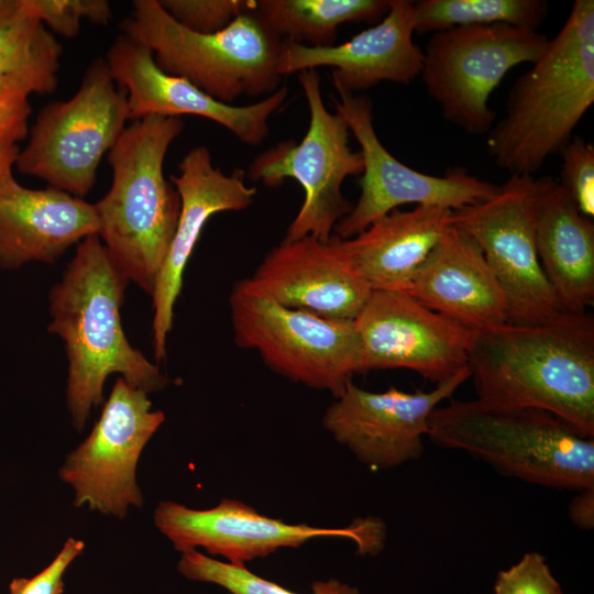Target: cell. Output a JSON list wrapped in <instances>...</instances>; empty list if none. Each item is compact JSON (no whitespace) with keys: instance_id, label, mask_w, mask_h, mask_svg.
<instances>
[{"instance_id":"obj_1","label":"cell","mask_w":594,"mask_h":594,"mask_svg":"<svg viewBox=\"0 0 594 594\" xmlns=\"http://www.w3.org/2000/svg\"><path fill=\"white\" fill-rule=\"evenodd\" d=\"M477 398L551 413L594 437V316L558 311L476 331L469 350Z\"/></svg>"},{"instance_id":"obj_2","label":"cell","mask_w":594,"mask_h":594,"mask_svg":"<svg viewBox=\"0 0 594 594\" xmlns=\"http://www.w3.org/2000/svg\"><path fill=\"white\" fill-rule=\"evenodd\" d=\"M129 279L98 234L77 244L75 255L48 296L50 333L58 336L68 366L66 402L77 431L94 407L103 403L109 375L118 373L147 394L164 389L169 378L128 341L121 322Z\"/></svg>"},{"instance_id":"obj_3","label":"cell","mask_w":594,"mask_h":594,"mask_svg":"<svg viewBox=\"0 0 594 594\" xmlns=\"http://www.w3.org/2000/svg\"><path fill=\"white\" fill-rule=\"evenodd\" d=\"M509 90L487 152L510 174L534 175L572 139L594 103V1L575 0L558 34Z\"/></svg>"},{"instance_id":"obj_4","label":"cell","mask_w":594,"mask_h":594,"mask_svg":"<svg viewBox=\"0 0 594 594\" xmlns=\"http://www.w3.org/2000/svg\"><path fill=\"white\" fill-rule=\"evenodd\" d=\"M183 130L180 117L148 116L125 127L107 154L110 189L95 204L102 244L129 282L150 295L180 212L164 160Z\"/></svg>"},{"instance_id":"obj_5","label":"cell","mask_w":594,"mask_h":594,"mask_svg":"<svg viewBox=\"0 0 594 594\" xmlns=\"http://www.w3.org/2000/svg\"><path fill=\"white\" fill-rule=\"evenodd\" d=\"M427 437L531 484L594 486V437L544 410L451 399L431 413Z\"/></svg>"},{"instance_id":"obj_6","label":"cell","mask_w":594,"mask_h":594,"mask_svg":"<svg viewBox=\"0 0 594 594\" xmlns=\"http://www.w3.org/2000/svg\"><path fill=\"white\" fill-rule=\"evenodd\" d=\"M122 33L151 48L166 73L186 78L222 102L273 94L282 85L283 40L256 13L238 15L226 29L199 34L180 25L160 0H135Z\"/></svg>"},{"instance_id":"obj_7","label":"cell","mask_w":594,"mask_h":594,"mask_svg":"<svg viewBox=\"0 0 594 594\" xmlns=\"http://www.w3.org/2000/svg\"><path fill=\"white\" fill-rule=\"evenodd\" d=\"M297 78L310 113L306 134L299 143L285 140L260 153L246 175L267 187H278L287 178L301 186L304 200L283 242L308 235L327 242L353 207L342 193V184L350 176L361 175L364 163L361 152L349 144L344 119L326 108L318 70L299 72Z\"/></svg>"},{"instance_id":"obj_8","label":"cell","mask_w":594,"mask_h":594,"mask_svg":"<svg viewBox=\"0 0 594 594\" xmlns=\"http://www.w3.org/2000/svg\"><path fill=\"white\" fill-rule=\"evenodd\" d=\"M129 120L127 94L112 79L105 57L86 69L76 94L46 105L29 130L15 167L50 187L84 198L105 154Z\"/></svg>"},{"instance_id":"obj_9","label":"cell","mask_w":594,"mask_h":594,"mask_svg":"<svg viewBox=\"0 0 594 594\" xmlns=\"http://www.w3.org/2000/svg\"><path fill=\"white\" fill-rule=\"evenodd\" d=\"M234 343L257 352L273 372L338 397L361 374L353 321L287 308L234 284L230 297Z\"/></svg>"},{"instance_id":"obj_10","label":"cell","mask_w":594,"mask_h":594,"mask_svg":"<svg viewBox=\"0 0 594 594\" xmlns=\"http://www.w3.org/2000/svg\"><path fill=\"white\" fill-rule=\"evenodd\" d=\"M553 180L510 174L488 198L452 213V224L480 246L501 283L512 323H537L562 310L536 245L539 212Z\"/></svg>"},{"instance_id":"obj_11","label":"cell","mask_w":594,"mask_h":594,"mask_svg":"<svg viewBox=\"0 0 594 594\" xmlns=\"http://www.w3.org/2000/svg\"><path fill=\"white\" fill-rule=\"evenodd\" d=\"M549 38L507 24L458 26L432 33L420 76L446 120L473 135L487 134L496 118L490 97L519 64L536 62Z\"/></svg>"},{"instance_id":"obj_12","label":"cell","mask_w":594,"mask_h":594,"mask_svg":"<svg viewBox=\"0 0 594 594\" xmlns=\"http://www.w3.org/2000/svg\"><path fill=\"white\" fill-rule=\"evenodd\" d=\"M164 420L162 410L152 409L146 392L119 376L92 430L58 471L74 491V506L120 519L130 507H142L139 459Z\"/></svg>"},{"instance_id":"obj_13","label":"cell","mask_w":594,"mask_h":594,"mask_svg":"<svg viewBox=\"0 0 594 594\" xmlns=\"http://www.w3.org/2000/svg\"><path fill=\"white\" fill-rule=\"evenodd\" d=\"M153 518L156 528L177 551L184 553L201 547L238 565H245V562L280 548H297L319 538L351 539L360 554H377L386 538V528L380 518H360L343 528H320L287 524L229 498L209 509L163 501L155 508Z\"/></svg>"},{"instance_id":"obj_14","label":"cell","mask_w":594,"mask_h":594,"mask_svg":"<svg viewBox=\"0 0 594 594\" xmlns=\"http://www.w3.org/2000/svg\"><path fill=\"white\" fill-rule=\"evenodd\" d=\"M330 96L334 110L346 122L360 145L363 173L360 196L351 211L334 227L333 234L345 240L403 205L439 206L458 210L488 198L496 185L455 167L442 176L413 169L398 161L380 141L373 125V105L355 94Z\"/></svg>"},{"instance_id":"obj_15","label":"cell","mask_w":594,"mask_h":594,"mask_svg":"<svg viewBox=\"0 0 594 594\" xmlns=\"http://www.w3.org/2000/svg\"><path fill=\"white\" fill-rule=\"evenodd\" d=\"M361 374L406 369L436 385L469 366L476 331L429 309L400 290H372L353 319Z\"/></svg>"},{"instance_id":"obj_16","label":"cell","mask_w":594,"mask_h":594,"mask_svg":"<svg viewBox=\"0 0 594 594\" xmlns=\"http://www.w3.org/2000/svg\"><path fill=\"white\" fill-rule=\"evenodd\" d=\"M470 376L466 366L431 391L413 393L393 386L370 392L350 381L326 409L322 425L365 465L399 466L424 454L431 413Z\"/></svg>"},{"instance_id":"obj_17","label":"cell","mask_w":594,"mask_h":594,"mask_svg":"<svg viewBox=\"0 0 594 594\" xmlns=\"http://www.w3.org/2000/svg\"><path fill=\"white\" fill-rule=\"evenodd\" d=\"M105 61L112 79L127 94L129 120L148 116H197L220 124L250 146L267 138L271 117L289 95L288 87L283 85L251 105L222 102L186 78L164 72L150 47L123 33L109 46Z\"/></svg>"},{"instance_id":"obj_18","label":"cell","mask_w":594,"mask_h":594,"mask_svg":"<svg viewBox=\"0 0 594 594\" xmlns=\"http://www.w3.org/2000/svg\"><path fill=\"white\" fill-rule=\"evenodd\" d=\"M178 174L169 180L180 197V212L167 253L151 294L152 334L156 361L166 359L168 333L173 329L174 307L180 295L184 272L209 219L223 211L250 207L256 188L244 182L245 172L237 168L224 174L212 164L209 148L197 145L178 164Z\"/></svg>"},{"instance_id":"obj_19","label":"cell","mask_w":594,"mask_h":594,"mask_svg":"<svg viewBox=\"0 0 594 594\" xmlns=\"http://www.w3.org/2000/svg\"><path fill=\"white\" fill-rule=\"evenodd\" d=\"M235 284L287 308L349 321L372 292L346 260L334 234L327 242L310 235L282 241L250 277Z\"/></svg>"},{"instance_id":"obj_20","label":"cell","mask_w":594,"mask_h":594,"mask_svg":"<svg viewBox=\"0 0 594 594\" xmlns=\"http://www.w3.org/2000/svg\"><path fill=\"white\" fill-rule=\"evenodd\" d=\"M414 33V2L389 0L382 20L342 44L310 47L284 41L278 70L285 76L331 67L338 94H355L382 81L409 85L420 75L424 59Z\"/></svg>"},{"instance_id":"obj_21","label":"cell","mask_w":594,"mask_h":594,"mask_svg":"<svg viewBox=\"0 0 594 594\" xmlns=\"http://www.w3.org/2000/svg\"><path fill=\"white\" fill-rule=\"evenodd\" d=\"M472 331L508 322L504 289L480 246L451 224L403 290Z\"/></svg>"},{"instance_id":"obj_22","label":"cell","mask_w":594,"mask_h":594,"mask_svg":"<svg viewBox=\"0 0 594 594\" xmlns=\"http://www.w3.org/2000/svg\"><path fill=\"white\" fill-rule=\"evenodd\" d=\"M98 230L95 204L50 186L35 189L14 183L0 195V267L52 264Z\"/></svg>"},{"instance_id":"obj_23","label":"cell","mask_w":594,"mask_h":594,"mask_svg":"<svg viewBox=\"0 0 594 594\" xmlns=\"http://www.w3.org/2000/svg\"><path fill=\"white\" fill-rule=\"evenodd\" d=\"M452 213L439 206L395 209L360 234L340 238V246L372 290L403 292L452 224Z\"/></svg>"},{"instance_id":"obj_24","label":"cell","mask_w":594,"mask_h":594,"mask_svg":"<svg viewBox=\"0 0 594 594\" xmlns=\"http://www.w3.org/2000/svg\"><path fill=\"white\" fill-rule=\"evenodd\" d=\"M538 258L561 309L587 311L594 302V222L553 180L536 228Z\"/></svg>"},{"instance_id":"obj_25","label":"cell","mask_w":594,"mask_h":594,"mask_svg":"<svg viewBox=\"0 0 594 594\" xmlns=\"http://www.w3.org/2000/svg\"><path fill=\"white\" fill-rule=\"evenodd\" d=\"M389 0H260L255 11L283 41L310 47L336 45L344 23L382 20Z\"/></svg>"},{"instance_id":"obj_26","label":"cell","mask_w":594,"mask_h":594,"mask_svg":"<svg viewBox=\"0 0 594 594\" xmlns=\"http://www.w3.org/2000/svg\"><path fill=\"white\" fill-rule=\"evenodd\" d=\"M62 54L63 46L54 34L25 10L0 25V77L19 80L31 94L55 91Z\"/></svg>"},{"instance_id":"obj_27","label":"cell","mask_w":594,"mask_h":594,"mask_svg":"<svg viewBox=\"0 0 594 594\" xmlns=\"http://www.w3.org/2000/svg\"><path fill=\"white\" fill-rule=\"evenodd\" d=\"M548 14L542 0H420L414 2L415 32L507 24L538 30Z\"/></svg>"},{"instance_id":"obj_28","label":"cell","mask_w":594,"mask_h":594,"mask_svg":"<svg viewBox=\"0 0 594 594\" xmlns=\"http://www.w3.org/2000/svg\"><path fill=\"white\" fill-rule=\"evenodd\" d=\"M177 568L186 579L219 585L230 594H300L254 574L245 565L221 562L197 550L182 553ZM310 594H359V591L329 579L314 582Z\"/></svg>"},{"instance_id":"obj_29","label":"cell","mask_w":594,"mask_h":594,"mask_svg":"<svg viewBox=\"0 0 594 594\" xmlns=\"http://www.w3.org/2000/svg\"><path fill=\"white\" fill-rule=\"evenodd\" d=\"M23 6L29 15L65 37L76 36L85 19L98 25H107L112 20V10L106 0H23Z\"/></svg>"},{"instance_id":"obj_30","label":"cell","mask_w":594,"mask_h":594,"mask_svg":"<svg viewBox=\"0 0 594 594\" xmlns=\"http://www.w3.org/2000/svg\"><path fill=\"white\" fill-rule=\"evenodd\" d=\"M180 25L199 34L226 29L238 15L255 7L249 0H160Z\"/></svg>"},{"instance_id":"obj_31","label":"cell","mask_w":594,"mask_h":594,"mask_svg":"<svg viewBox=\"0 0 594 594\" xmlns=\"http://www.w3.org/2000/svg\"><path fill=\"white\" fill-rule=\"evenodd\" d=\"M562 167L559 185L579 211L594 217V146L579 135L572 136L560 152Z\"/></svg>"},{"instance_id":"obj_32","label":"cell","mask_w":594,"mask_h":594,"mask_svg":"<svg viewBox=\"0 0 594 594\" xmlns=\"http://www.w3.org/2000/svg\"><path fill=\"white\" fill-rule=\"evenodd\" d=\"M495 594H563L547 559L539 552L525 553L507 570L498 573Z\"/></svg>"},{"instance_id":"obj_33","label":"cell","mask_w":594,"mask_h":594,"mask_svg":"<svg viewBox=\"0 0 594 594\" xmlns=\"http://www.w3.org/2000/svg\"><path fill=\"white\" fill-rule=\"evenodd\" d=\"M30 95L19 80L0 77V144H16L28 136Z\"/></svg>"},{"instance_id":"obj_34","label":"cell","mask_w":594,"mask_h":594,"mask_svg":"<svg viewBox=\"0 0 594 594\" xmlns=\"http://www.w3.org/2000/svg\"><path fill=\"white\" fill-rule=\"evenodd\" d=\"M85 549L82 540L69 537L53 561L32 578L13 579L9 594H62L64 574Z\"/></svg>"},{"instance_id":"obj_35","label":"cell","mask_w":594,"mask_h":594,"mask_svg":"<svg viewBox=\"0 0 594 594\" xmlns=\"http://www.w3.org/2000/svg\"><path fill=\"white\" fill-rule=\"evenodd\" d=\"M571 521L579 528L594 527V486L583 488L571 499L568 508Z\"/></svg>"},{"instance_id":"obj_36","label":"cell","mask_w":594,"mask_h":594,"mask_svg":"<svg viewBox=\"0 0 594 594\" xmlns=\"http://www.w3.org/2000/svg\"><path fill=\"white\" fill-rule=\"evenodd\" d=\"M20 152L18 144H0V195L15 182L13 167Z\"/></svg>"},{"instance_id":"obj_37","label":"cell","mask_w":594,"mask_h":594,"mask_svg":"<svg viewBox=\"0 0 594 594\" xmlns=\"http://www.w3.org/2000/svg\"><path fill=\"white\" fill-rule=\"evenodd\" d=\"M24 14L23 0H0V25Z\"/></svg>"}]
</instances>
